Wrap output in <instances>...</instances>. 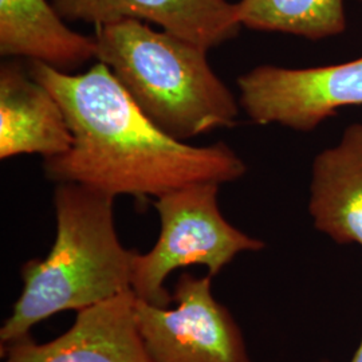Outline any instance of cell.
I'll list each match as a JSON object with an SVG mask.
<instances>
[{"label":"cell","instance_id":"9","mask_svg":"<svg viewBox=\"0 0 362 362\" xmlns=\"http://www.w3.org/2000/svg\"><path fill=\"white\" fill-rule=\"evenodd\" d=\"M73 134L62 106L40 82L13 61L0 67V158L62 155Z\"/></svg>","mask_w":362,"mask_h":362},{"label":"cell","instance_id":"8","mask_svg":"<svg viewBox=\"0 0 362 362\" xmlns=\"http://www.w3.org/2000/svg\"><path fill=\"white\" fill-rule=\"evenodd\" d=\"M67 22L105 26L127 19L151 22L211 50L236 38L242 25L228 0H50Z\"/></svg>","mask_w":362,"mask_h":362},{"label":"cell","instance_id":"12","mask_svg":"<svg viewBox=\"0 0 362 362\" xmlns=\"http://www.w3.org/2000/svg\"><path fill=\"white\" fill-rule=\"evenodd\" d=\"M344 3L345 0H240L235 6L242 27L320 40L345 31Z\"/></svg>","mask_w":362,"mask_h":362},{"label":"cell","instance_id":"7","mask_svg":"<svg viewBox=\"0 0 362 362\" xmlns=\"http://www.w3.org/2000/svg\"><path fill=\"white\" fill-rule=\"evenodd\" d=\"M129 290L77 311L62 336L38 344L30 336L1 346V362H152L139 332Z\"/></svg>","mask_w":362,"mask_h":362},{"label":"cell","instance_id":"3","mask_svg":"<svg viewBox=\"0 0 362 362\" xmlns=\"http://www.w3.org/2000/svg\"><path fill=\"white\" fill-rule=\"evenodd\" d=\"M97 59L157 128L185 141L230 128L239 101L208 64L207 49L137 19L95 27Z\"/></svg>","mask_w":362,"mask_h":362},{"label":"cell","instance_id":"2","mask_svg":"<svg viewBox=\"0 0 362 362\" xmlns=\"http://www.w3.org/2000/svg\"><path fill=\"white\" fill-rule=\"evenodd\" d=\"M115 199L81 184H57L55 240L46 258L23 264V290L0 329L1 346L30 336L58 313L83 310L132 290L136 251L119 242Z\"/></svg>","mask_w":362,"mask_h":362},{"label":"cell","instance_id":"6","mask_svg":"<svg viewBox=\"0 0 362 362\" xmlns=\"http://www.w3.org/2000/svg\"><path fill=\"white\" fill-rule=\"evenodd\" d=\"M238 88L254 122L310 132L338 109L362 105V57L306 69L258 66L238 78Z\"/></svg>","mask_w":362,"mask_h":362},{"label":"cell","instance_id":"4","mask_svg":"<svg viewBox=\"0 0 362 362\" xmlns=\"http://www.w3.org/2000/svg\"><path fill=\"white\" fill-rule=\"evenodd\" d=\"M218 182H194L156 197L161 231L152 250L134 254L132 291L157 306L173 300L165 281L177 269L206 266L216 276L239 254L260 251L264 242L233 227L218 204Z\"/></svg>","mask_w":362,"mask_h":362},{"label":"cell","instance_id":"13","mask_svg":"<svg viewBox=\"0 0 362 362\" xmlns=\"http://www.w3.org/2000/svg\"><path fill=\"white\" fill-rule=\"evenodd\" d=\"M350 362H362V339L358 349L356 350V353H354V356H353Z\"/></svg>","mask_w":362,"mask_h":362},{"label":"cell","instance_id":"11","mask_svg":"<svg viewBox=\"0 0 362 362\" xmlns=\"http://www.w3.org/2000/svg\"><path fill=\"white\" fill-rule=\"evenodd\" d=\"M0 54L71 73L97 59V43L67 27L47 0H0Z\"/></svg>","mask_w":362,"mask_h":362},{"label":"cell","instance_id":"10","mask_svg":"<svg viewBox=\"0 0 362 362\" xmlns=\"http://www.w3.org/2000/svg\"><path fill=\"white\" fill-rule=\"evenodd\" d=\"M309 214L314 227L338 245L362 247V124L315 156Z\"/></svg>","mask_w":362,"mask_h":362},{"label":"cell","instance_id":"1","mask_svg":"<svg viewBox=\"0 0 362 362\" xmlns=\"http://www.w3.org/2000/svg\"><path fill=\"white\" fill-rule=\"evenodd\" d=\"M27 70L62 106L73 134L67 152L45 158L49 180L143 199L246 173V163L227 144L194 146L157 128L103 62L79 74L38 61H28Z\"/></svg>","mask_w":362,"mask_h":362},{"label":"cell","instance_id":"5","mask_svg":"<svg viewBox=\"0 0 362 362\" xmlns=\"http://www.w3.org/2000/svg\"><path fill=\"white\" fill-rule=\"evenodd\" d=\"M175 308L136 297L139 332L152 362H251L231 313L212 294V276L184 272L173 288Z\"/></svg>","mask_w":362,"mask_h":362}]
</instances>
